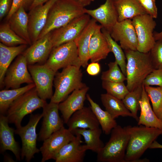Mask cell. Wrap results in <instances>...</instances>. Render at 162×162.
<instances>
[{
  "instance_id": "cell-22",
  "label": "cell",
  "mask_w": 162,
  "mask_h": 162,
  "mask_svg": "<svg viewBox=\"0 0 162 162\" xmlns=\"http://www.w3.org/2000/svg\"><path fill=\"white\" fill-rule=\"evenodd\" d=\"M66 124L71 132L78 128L94 129L99 128L100 126L90 106H84L75 112Z\"/></svg>"
},
{
  "instance_id": "cell-20",
  "label": "cell",
  "mask_w": 162,
  "mask_h": 162,
  "mask_svg": "<svg viewBox=\"0 0 162 162\" xmlns=\"http://www.w3.org/2000/svg\"><path fill=\"white\" fill-rule=\"evenodd\" d=\"M75 138L64 145L56 155V162H82L83 161L86 151L81 145L82 142V136L75 135Z\"/></svg>"
},
{
  "instance_id": "cell-1",
  "label": "cell",
  "mask_w": 162,
  "mask_h": 162,
  "mask_svg": "<svg viewBox=\"0 0 162 162\" xmlns=\"http://www.w3.org/2000/svg\"><path fill=\"white\" fill-rule=\"evenodd\" d=\"M124 128L129 136L125 162L148 161V160H141L140 158L158 137L162 135V129L142 125H128Z\"/></svg>"
},
{
  "instance_id": "cell-28",
  "label": "cell",
  "mask_w": 162,
  "mask_h": 162,
  "mask_svg": "<svg viewBox=\"0 0 162 162\" xmlns=\"http://www.w3.org/2000/svg\"><path fill=\"white\" fill-rule=\"evenodd\" d=\"M27 45H20L8 46L0 43V86H3L6 71L14 59L22 54L27 48Z\"/></svg>"
},
{
  "instance_id": "cell-31",
  "label": "cell",
  "mask_w": 162,
  "mask_h": 162,
  "mask_svg": "<svg viewBox=\"0 0 162 162\" xmlns=\"http://www.w3.org/2000/svg\"><path fill=\"white\" fill-rule=\"evenodd\" d=\"M86 99L90 103V106L98 120L103 132L106 135L109 134L112 130L117 125L115 119L107 111L103 110L88 94H86Z\"/></svg>"
},
{
  "instance_id": "cell-5",
  "label": "cell",
  "mask_w": 162,
  "mask_h": 162,
  "mask_svg": "<svg viewBox=\"0 0 162 162\" xmlns=\"http://www.w3.org/2000/svg\"><path fill=\"white\" fill-rule=\"evenodd\" d=\"M46 103V100L39 97L35 87L33 88L19 97L10 105L6 113L9 123L14 124L16 128L20 127L25 116L43 108Z\"/></svg>"
},
{
  "instance_id": "cell-24",
  "label": "cell",
  "mask_w": 162,
  "mask_h": 162,
  "mask_svg": "<svg viewBox=\"0 0 162 162\" xmlns=\"http://www.w3.org/2000/svg\"><path fill=\"white\" fill-rule=\"evenodd\" d=\"M97 21L91 19L79 36L74 41L77 48L81 67L86 68L90 60L89 47L90 40L97 25Z\"/></svg>"
},
{
  "instance_id": "cell-32",
  "label": "cell",
  "mask_w": 162,
  "mask_h": 162,
  "mask_svg": "<svg viewBox=\"0 0 162 162\" xmlns=\"http://www.w3.org/2000/svg\"><path fill=\"white\" fill-rule=\"evenodd\" d=\"M34 87V84L32 83L22 87L1 91L0 114L5 115L9 107L14 101L22 95Z\"/></svg>"
},
{
  "instance_id": "cell-38",
  "label": "cell",
  "mask_w": 162,
  "mask_h": 162,
  "mask_svg": "<svg viewBox=\"0 0 162 162\" xmlns=\"http://www.w3.org/2000/svg\"><path fill=\"white\" fill-rule=\"evenodd\" d=\"M102 85L107 93L122 100L129 92L124 82H112L102 80Z\"/></svg>"
},
{
  "instance_id": "cell-18",
  "label": "cell",
  "mask_w": 162,
  "mask_h": 162,
  "mask_svg": "<svg viewBox=\"0 0 162 162\" xmlns=\"http://www.w3.org/2000/svg\"><path fill=\"white\" fill-rule=\"evenodd\" d=\"M85 12L100 23L102 28L110 33L118 21L114 0H106L104 4L94 9L86 8Z\"/></svg>"
},
{
  "instance_id": "cell-44",
  "label": "cell",
  "mask_w": 162,
  "mask_h": 162,
  "mask_svg": "<svg viewBox=\"0 0 162 162\" xmlns=\"http://www.w3.org/2000/svg\"><path fill=\"white\" fill-rule=\"evenodd\" d=\"M86 71L90 75L95 76L98 75L101 71V66L98 62H91L87 65Z\"/></svg>"
},
{
  "instance_id": "cell-2",
  "label": "cell",
  "mask_w": 162,
  "mask_h": 162,
  "mask_svg": "<svg viewBox=\"0 0 162 162\" xmlns=\"http://www.w3.org/2000/svg\"><path fill=\"white\" fill-rule=\"evenodd\" d=\"M85 9L76 0H57L49 11L46 24L38 39L85 14Z\"/></svg>"
},
{
  "instance_id": "cell-21",
  "label": "cell",
  "mask_w": 162,
  "mask_h": 162,
  "mask_svg": "<svg viewBox=\"0 0 162 162\" xmlns=\"http://www.w3.org/2000/svg\"><path fill=\"white\" fill-rule=\"evenodd\" d=\"M6 116H0V152L3 153L7 150L12 152L17 160L21 159V151L18 143L15 140L14 133L15 129L10 127Z\"/></svg>"
},
{
  "instance_id": "cell-48",
  "label": "cell",
  "mask_w": 162,
  "mask_h": 162,
  "mask_svg": "<svg viewBox=\"0 0 162 162\" xmlns=\"http://www.w3.org/2000/svg\"><path fill=\"white\" fill-rule=\"evenodd\" d=\"M154 36L156 41L162 39V31L160 32L154 33Z\"/></svg>"
},
{
  "instance_id": "cell-12",
  "label": "cell",
  "mask_w": 162,
  "mask_h": 162,
  "mask_svg": "<svg viewBox=\"0 0 162 162\" xmlns=\"http://www.w3.org/2000/svg\"><path fill=\"white\" fill-rule=\"evenodd\" d=\"M26 59L24 55H19L9 66L5 74L3 85L6 89L20 87L23 83H34L28 71Z\"/></svg>"
},
{
  "instance_id": "cell-10",
  "label": "cell",
  "mask_w": 162,
  "mask_h": 162,
  "mask_svg": "<svg viewBox=\"0 0 162 162\" xmlns=\"http://www.w3.org/2000/svg\"><path fill=\"white\" fill-rule=\"evenodd\" d=\"M39 97L44 100L51 99L53 95L52 86L56 73L45 63L28 66Z\"/></svg>"
},
{
  "instance_id": "cell-6",
  "label": "cell",
  "mask_w": 162,
  "mask_h": 162,
  "mask_svg": "<svg viewBox=\"0 0 162 162\" xmlns=\"http://www.w3.org/2000/svg\"><path fill=\"white\" fill-rule=\"evenodd\" d=\"M108 141L97 153L99 162H125L129 136L124 127L117 125L111 132Z\"/></svg>"
},
{
  "instance_id": "cell-11",
  "label": "cell",
  "mask_w": 162,
  "mask_h": 162,
  "mask_svg": "<svg viewBox=\"0 0 162 162\" xmlns=\"http://www.w3.org/2000/svg\"><path fill=\"white\" fill-rule=\"evenodd\" d=\"M90 19V16L85 14L64 26L50 32L53 47L67 42L74 41Z\"/></svg>"
},
{
  "instance_id": "cell-7",
  "label": "cell",
  "mask_w": 162,
  "mask_h": 162,
  "mask_svg": "<svg viewBox=\"0 0 162 162\" xmlns=\"http://www.w3.org/2000/svg\"><path fill=\"white\" fill-rule=\"evenodd\" d=\"M45 64L56 73L59 69L70 66L81 67L74 41L54 47Z\"/></svg>"
},
{
  "instance_id": "cell-15",
  "label": "cell",
  "mask_w": 162,
  "mask_h": 162,
  "mask_svg": "<svg viewBox=\"0 0 162 162\" xmlns=\"http://www.w3.org/2000/svg\"><path fill=\"white\" fill-rule=\"evenodd\" d=\"M112 38L124 50H137L138 42L136 34L131 19L118 21L110 32Z\"/></svg>"
},
{
  "instance_id": "cell-25",
  "label": "cell",
  "mask_w": 162,
  "mask_h": 162,
  "mask_svg": "<svg viewBox=\"0 0 162 162\" xmlns=\"http://www.w3.org/2000/svg\"><path fill=\"white\" fill-rule=\"evenodd\" d=\"M140 104V113L138 125L162 129V120L157 117L152 108L144 85Z\"/></svg>"
},
{
  "instance_id": "cell-4",
  "label": "cell",
  "mask_w": 162,
  "mask_h": 162,
  "mask_svg": "<svg viewBox=\"0 0 162 162\" xmlns=\"http://www.w3.org/2000/svg\"><path fill=\"white\" fill-rule=\"evenodd\" d=\"M80 68L70 66L56 73L53 81L55 91L50 102L59 104L74 90L86 85L82 82V74Z\"/></svg>"
},
{
  "instance_id": "cell-9",
  "label": "cell",
  "mask_w": 162,
  "mask_h": 162,
  "mask_svg": "<svg viewBox=\"0 0 162 162\" xmlns=\"http://www.w3.org/2000/svg\"><path fill=\"white\" fill-rule=\"evenodd\" d=\"M131 20L137 36V50L143 53L149 52L156 42L153 32L156 25L155 21L148 14L137 16Z\"/></svg>"
},
{
  "instance_id": "cell-17",
  "label": "cell",
  "mask_w": 162,
  "mask_h": 162,
  "mask_svg": "<svg viewBox=\"0 0 162 162\" xmlns=\"http://www.w3.org/2000/svg\"><path fill=\"white\" fill-rule=\"evenodd\" d=\"M53 48L50 32L38 39L22 53L28 65L45 63Z\"/></svg>"
},
{
  "instance_id": "cell-34",
  "label": "cell",
  "mask_w": 162,
  "mask_h": 162,
  "mask_svg": "<svg viewBox=\"0 0 162 162\" xmlns=\"http://www.w3.org/2000/svg\"><path fill=\"white\" fill-rule=\"evenodd\" d=\"M142 84L134 90L129 91L122 100L127 109L132 115L133 118L138 121L137 112L140 110V102L143 89Z\"/></svg>"
},
{
  "instance_id": "cell-42",
  "label": "cell",
  "mask_w": 162,
  "mask_h": 162,
  "mask_svg": "<svg viewBox=\"0 0 162 162\" xmlns=\"http://www.w3.org/2000/svg\"><path fill=\"white\" fill-rule=\"evenodd\" d=\"M147 13L153 18L158 16V9L155 0H136Z\"/></svg>"
},
{
  "instance_id": "cell-26",
  "label": "cell",
  "mask_w": 162,
  "mask_h": 162,
  "mask_svg": "<svg viewBox=\"0 0 162 162\" xmlns=\"http://www.w3.org/2000/svg\"><path fill=\"white\" fill-rule=\"evenodd\" d=\"M7 21L17 35L26 40L28 45L32 44L28 30V14L23 7H20Z\"/></svg>"
},
{
  "instance_id": "cell-47",
  "label": "cell",
  "mask_w": 162,
  "mask_h": 162,
  "mask_svg": "<svg viewBox=\"0 0 162 162\" xmlns=\"http://www.w3.org/2000/svg\"><path fill=\"white\" fill-rule=\"evenodd\" d=\"M84 7L90 5L92 2L95 0H76Z\"/></svg>"
},
{
  "instance_id": "cell-41",
  "label": "cell",
  "mask_w": 162,
  "mask_h": 162,
  "mask_svg": "<svg viewBox=\"0 0 162 162\" xmlns=\"http://www.w3.org/2000/svg\"><path fill=\"white\" fill-rule=\"evenodd\" d=\"M34 0H13L11 10L6 17L7 21L11 16L20 7H23L26 11L30 10Z\"/></svg>"
},
{
  "instance_id": "cell-45",
  "label": "cell",
  "mask_w": 162,
  "mask_h": 162,
  "mask_svg": "<svg viewBox=\"0 0 162 162\" xmlns=\"http://www.w3.org/2000/svg\"><path fill=\"white\" fill-rule=\"evenodd\" d=\"M49 0H34L30 10L38 5L43 4Z\"/></svg>"
},
{
  "instance_id": "cell-35",
  "label": "cell",
  "mask_w": 162,
  "mask_h": 162,
  "mask_svg": "<svg viewBox=\"0 0 162 162\" xmlns=\"http://www.w3.org/2000/svg\"><path fill=\"white\" fill-rule=\"evenodd\" d=\"M102 31L108 43L111 52H112L115 57V61L118 63L122 72L126 76V57L122 48L111 37L109 32L103 28Z\"/></svg>"
},
{
  "instance_id": "cell-40",
  "label": "cell",
  "mask_w": 162,
  "mask_h": 162,
  "mask_svg": "<svg viewBox=\"0 0 162 162\" xmlns=\"http://www.w3.org/2000/svg\"><path fill=\"white\" fill-rule=\"evenodd\" d=\"M142 85L157 86L162 88V68L154 69L145 79Z\"/></svg>"
},
{
  "instance_id": "cell-30",
  "label": "cell",
  "mask_w": 162,
  "mask_h": 162,
  "mask_svg": "<svg viewBox=\"0 0 162 162\" xmlns=\"http://www.w3.org/2000/svg\"><path fill=\"white\" fill-rule=\"evenodd\" d=\"M100 99L106 110L114 119L119 116L133 117L132 114L126 107L122 100L107 93L101 94Z\"/></svg>"
},
{
  "instance_id": "cell-8",
  "label": "cell",
  "mask_w": 162,
  "mask_h": 162,
  "mask_svg": "<svg viewBox=\"0 0 162 162\" xmlns=\"http://www.w3.org/2000/svg\"><path fill=\"white\" fill-rule=\"evenodd\" d=\"M42 117V113L32 114L28 123L26 126H21L15 130L14 133L20 136L22 141L21 159L25 158L27 162H30L34 158V154L40 152L36 146L38 135L36 128Z\"/></svg>"
},
{
  "instance_id": "cell-37",
  "label": "cell",
  "mask_w": 162,
  "mask_h": 162,
  "mask_svg": "<svg viewBox=\"0 0 162 162\" xmlns=\"http://www.w3.org/2000/svg\"><path fill=\"white\" fill-rule=\"evenodd\" d=\"M108 65V70L102 73L101 78L102 80L120 82L126 80V76L116 61L110 62Z\"/></svg>"
},
{
  "instance_id": "cell-36",
  "label": "cell",
  "mask_w": 162,
  "mask_h": 162,
  "mask_svg": "<svg viewBox=\"0 0 162 162\" xmlns=\"http://www.w3.org/2000/svg\"><path fill=\"white\" fill-rule=\"evenodd\" d=\"M144 86L151 102L154 113L158 118L162 120V88Z\"/></svg>"
},
{
  "instance_id": "cell-19",
  "label": "cell",
  "mask_w": 162,
  "mask_h": 162,
  "mask_svg": "<svg viewBox=\"0 0 162 162\" xmlns=\"http://www.w3.org/2000/svg\"><path fill=\"white\" fill-rule=\"evenodd\" d=\"M89 88L86 85L76 89L64 101L59 104V110L62 114L64 123H67L74 113L84 107Z\"/></svg>"
},
{
  "instance_id": "cell-3",
  "label": "cell",
  "mask_w": 162,
  "mask_h": 162,
  "mask_svg": "<svg viewBox=\"0 0 162 162\" xmlns=\"http://www.w3.org/2000/svg\"><path fill=\"white\" fill-rule=\"evenodd\" d=\"M126 66V86L129 91L142 85L147 76L154 69L149 52L124 50Z\"/></svg>"
},
{
  "instance_id": "cell-13",
  "label": "cell",
  "mask_w": 162,
  "mask_h": 162,
  "mask_svg": "<svg viewBox=\"0 0 162 162\" xmlns=\"http://www.w3.org/2000/svg\"><path fill=\"white\" fill-rule=\"evenodd\" d=\"M75 137L74 134L64 126L53 133L44 141L40 148L42 155L41 162H44L51 159L54 160L61 149Z\"/></svg>"
},
{
  "instance_id": "cell-29",
  "label": "cell",
  "mask_w": 162,
  "mask_h": 162,
  "mask_svg": "<svg viewBox=\"0 0 162 162\" xmlns=\"http://www.w3.org/2000/svg\"><path fill=\"white\" fill-rule=\"evenodd\" d=\"M102 131V129L99 128L94 129L78 128L72 132L83 137L86 144L82 146L85 150H91L97 153L104 146L100 139Z\"/></svg>"
},
{
  "instance_id": "cell-43",
  "label": "cell",
  "mask_w": 162,
  "mask_h": 162,
  "mask_svg": "<svg viewBox=\"0 0 162 162\" xmlns=\"http://www.w3.org/2000/svg\"><path fill=\"white\" fill-rule=\"evenodd\" d=\"M13 0H0V20L1 21L9 13Z\"/></svg>"
},
{
  "instance_id": "cell-46",
  "label": "cell",
  "mask_w": 162,
  "mask_h": 162,
  "mask_svg": "<svg viewBox=\"0 0 162 162\" xmlns=\"http://www.w3.org/2000/svg\"><path fill=\"white\" fill-rule=\"evenodd\" d=\"M150 149L161 148L162 145L160 144L156 140H155L150 146Z\"/></svg>"
},
{
  "instance_id": "cell-39",
  "label": "cell",
  "mask_w": 162,
  "mask_h": 162,
  "mask_svg": "<svg viewBox=\"0 0 162 162\" xmlns=\"http://www.w3.org/2000/svg\"><path fill=\"white\" fill-rule=\"evenodd\" d=\"M149 53L154 68H162V39L156 41Z\"/></svg>"
},
{
  "instance_id": "cell-14",
  "label": "cell",
  "mask_w": 162,
  "mask_h": 162,
  "mask_svg": "<svg viewBox=\"0 0 162 162\" xmlns=\"http://www.w3.org/2000/svg\"><path fill=\"white\" fill-rule=\"evenodd\" d=\"M58 104L50 102L43 108V121L38 134L39 141H44L64 127V121L59 114Z\"/></svg>"
},
{
  "instance_id": "cell-16",
  "label": "cell",
  "mask_w": 162,
  "mask_h": 162,
  "mask_svg": "<svg viewBox=\"0 0 162 162\" xmlns=\"http://www.w3.org/2000/svg\"><path fill=\"white\" fill-rule=\"evenodd\" d=\"M57 0H49L44 4L31 9L28 14V30L32 44L38 39L45 26L49 11Z\"/></svg>"
},
{
  "instance_id": "cell-23",
  "label": "cell",
  "mask_w": 162,
  "mask_h": 162,
  "mask_svg": "<svg viewBox=\"0 0 162 162\" xmlns=\"http://www.w3.org/2000/svg\"><path fill=\"white\" fill-rule=\"evenodd\" d=\"M102 26L98 25L91 38L89 55L91 62H98L105 59L110 50L107 40L102 31Z\"/></svg>"
},
{
  "instance_id": "cell-33",
  "label": "cell",
  "mask_w": 162,
  "mask_h": 162,
  "mask_svg": "<svg viewBox=\"0 0 162 162\" xmlns=\"http://www.w3.org/2000/svg\"><path fill=\"white\" fill-rule=\"evenodd\" d=\"M0 41L1 43L8 46L28 44L11 29L7 22L0 24Z\"/></svg>"
},
{
  "instance_id": "cell-27",
  "label": "cell",
  "mask_w": 162,
  "mask_h": 162,
  "mask_svg": "<svg viewBox=\"0 0 162 162\" xmlns=\"http://www.w3.org/2000/svg\"><path fill=\"white\" fill-rule=\"evenodd\" d=\"M118 15V21L147 14L136 0H114Z\"/></svg>"
}]
</instances>
